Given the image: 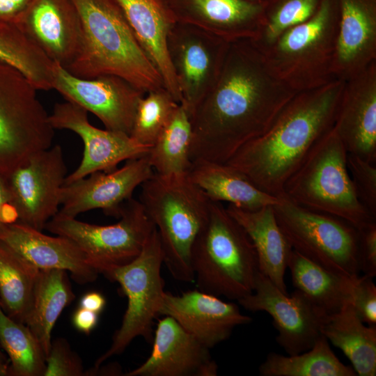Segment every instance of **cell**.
Instances as JSON below:
<instances>
[{"mask_svg": "<svg viewBox=\"0 0 376 376\" xmlns=\"http://www.w3.org/2000/svg\"><path fill=\"white\" fill-rule=\"evenodd\" d=\"M297 93L250 40L230 42L217 81L190 116L191 161L226 163L263 134Z\"/></svg>", "mask_w": 376, "mask_h": 376, "instance_id": "cell-1", "label": "cell"}, {"mask_svg": "<svg viewBox=\"0 0 376 376\" xmlns=\"http://www.w3.org/2000/svg\"><path fill=\"white\" fill-rule=\"evenodd\" d=\"M345 81L298 92L269 128L226 164L265 193L281 197L288 180L336 119Z\"/></svg>", "mask_w": 376, "mask_h": 376, "instance_id": "cell-2", "label": "cell"}, {"mask_svg": "<svg viewBox=\"0 0 376 376\" xmlns=\"http://www.w3.org/2000/svg\"><path fill=\"white\" fill-rule=\"evenodd\" d=\"M72 1L81 20V40L66 70L82 79L116 75L145 93L164 87L117 0Z\"/></svg>", "mask_w": 376, "mask_h": 376, "instance_id": "cell-3", "label": "cell"}, {"mask_svg": "<svg viewBox=\"0 0 376 376\" xmlns=\"http://www.w3.org/2000/svg\"><path fill=\"white\" fill-rule=\"evenodd\" d=\"M141 187L139 201L157 230L164 264L175 279L194 281L191 247L208 219L211 201L188 173L154 171Z\"/></svg>", "mask_w": 376, "mask_h": 376, "instance_id": "cell-4", "label": "cell"}, {"mask_svg": "<svg viewBox=\"0 0 376 376\" xmlns=\"http://www.w3.org/2000/svg\"><path fill=\"white\" fill-rule=\"evenodd\" d=\"M191 265L198 290L237 301L253 290L259 271L255 247L220 202L211 201L208 219L191 247Z\"/></svg>", "mask_w": 376, "mask_h": 376, "instance_id": "cell-5", "label": "cell"}, {"mask_svg": "<svg viewBox=\"0 0 376 376\" xmlns=\"http://www.w3.org/2000/svg\"><path fill=\"white\" fill-rule=\"evenodd\" d=\"M347 153L333 126L288 180L282 196L309 210L340 218L358 230L376 221L357 197Z\"/></svg>", "mask_w": 376, "mask_h": 376, "instance_id": "cell-6", "label": "cell"}, {"mask_svg": "<svg viewBox=\"0 0 376 376\" xmlns=\"http://www.w3.org/2000/svg\"><path fill=\"white\" fill-rule=\"evenodd\" d=\"M339 19L338 0H321L311 18L258 49L274 75L294 91L320 87L336 79L333 64Z\"/></svg>", "mask_w": 376, "mask_h": 376, "instance_id": "cell-7", "label": "cell"}, {"mask_svg": "<svg viewBox=\"0 0 376 376\" xmlns=\"http://www.w3.org/2000/svg\"><path fill=\"white\" fill-rule=\"evenodd\" d=\"M273 206L292 249L322 267L348 278L361 272L359 230L350 223L299 205L284 196Z\"/></svg>", "mask_w": 376, "mask_h": 376, "instance_id": "cell-8", "label": "cell"}, {"mask_svg": "<svg viewBox=\"0 0 376 376\" xmlns=\"http://www.w3.org/2000/svg\"><path fill=\"white\" fill-rule=\"evenodd\" d=\"M163 264L162 248L155 228L135 259L105 275L120 285L127 299V306L110 347L97 358L93 368L100 367L107 359L123 353L137 337L152 341L154 320L159 315L165 292L161 274Z\"/></svg>", "mask_w": 376, "mask_h": 376, "instance_id": "cell-9", "label": "cell"}, {"mask_svg": "<svg viewBox=\"0 0 376 376\" xmlns=\"http://www.w3.org/2000/svg\"><path fill=\"white\" fill-rule=\"evenodd\" d=\"M111 225L100 226L57 213L45 229L72 240L84 252L88 264L104 276L135 259L155 229L139 201H127Z\"/></svg>", "mask_w": 376, "mask_h": 376, "instance_id": "cell-10", "label": "cell"}, {"mask_svg": "<svg viewBox=\"0 0 376 376\" xmlns=\"http://www.w3.org/2000/svg\"><path fill=\"white\" fill-rule=\"evenodd\" d=\"M37 91L22 73L0 88V176L52 146L55 130Z\"/></svg>", "mask_w": 376, "mask_h": 376, "instance_id": "cell-11", "label": "cell"}, {"mask_svg": "<svg viewBox=\"0 0 376 376\" xmlns=\"http://www.w3.org/2000/svg\"><path fill=\"white\" fill-rule=\"evenodd\" d=\"M230 43L195 26L175 22L166 47L189 116L217 81Z\"/></svg>", "mask_w": 376, "mask_h": 376, "instance_id": "cell-12", "label": "cell"}, {"mask_svg": "<svg viewBox=\"0 0 376 376\" xmlns=\"http://www.w3.org/2000/svg\"><path fill=\"white\" fill-rule=\"evenodd\" d=\"M67 167L60 145L36 152L6 176L17 222L42 231L59 210Z\"/></svg>", "mask_w": 376, "mask_h": 376, "instance_id": "cell-13", "label": "cell"}, {"mask_svg": "<svg viewBox=\"0 0 376 376\" xmlns=\"http://www.w3.org/2000/svg\"><path fill=\"white\" fill-rule=\"evenodd\" d=\"M244 308L267 313L278 331L276 340L288 355L310 350L322 335L328 315L295 290L290 296L258 272L251 294L239 299Z\"/></svg>", "mask_w": 376, "mask_h": 376, "instance_id": "cell-14", "label": "cell"}, {"mask_svg": "<svg viewBox=\"0 0 376 376\" xmlns=\"http://www.w3.org/2000/svg\"><path fill=\"white\" fill-rule=\"evenodd\" d=\"M52 89L96 116L109 130L130 135L137 105L145 93L113 75L82 79L54 63Z\"/></svg>", "mask_w": 376, "mask_h": 376, "instance_id": "cell-15", "label": "cell"}, {"mask_svg": "<svg viewBox=\"0 0 376 376\" xmlns=\"http://www.w3.org/2000/svg\"><path fill=\"white\" fill-rule=\"evenodd\" d=\"M49 121L54 130L76 133L84 146L81 163L66 176L64 183L94 172L113 171L120 162L146 155L151 148L137 143L125 133L94 127L89 123L88 111L70 102L55 104Z\"/></svg>", "mask_w": 376, "mask_h": 376, "instance_id": "cell-16", "label": "cell"}, {"mask_svg": "<svg viewBox=\"0 0 376 376\" xmlns=\"http://www.w3.org/2000/svg\"><path fill=\"white\" fill-rule=\"evenodd\" d=\"M154 173L147 155L127 160L120 169L97 171L70 183L61 189L59 214L74 217L89 210L101 209L119 218L125 203L138 186Z\"/></svg>", "mask_w": 376, "mask_h": 376, "instance_id": "cell-17", "label": "cell"}, {"mask_svg": "<svg viewBox=\"0 0 376 376\" xmlns=\"http://www.w3.org/2000/svg\"><path fill=\"white\" fill-rule=\"evenodd\" d=\"M164 317L153 333L148 359L125 376H216L218 366L210 348L173 318Z\"/></svg>", "mask_w": 376, "mask_h": 376, "instance_id": "cell-18", "label": "cell"}, {"mask_svg": "<svg viewBox=\"0 0 376 376\" xmlns=\"http://www.w3.org/2000/svg\"><path fill=\"white\" fill-rule=\"evenodd\" d=\"M159 315L173 318L210 349L227 340L236 327L252 321L235 303L198 289L180 295L165 291Z\"/></svg>", "mask_w": 376, "mask_h": 376, "instance_id": "cell-19", "label": "cell"}, {"mask_svg": "<svg viewBox=\"0 0 376 376\" xmlns=\"http://www.w3.org/2000/svg\"><path fill=\"white\" fill-rule=\"evenodd\" d=\"M16 24L52 61L65 69L77 56L81 25L72 0H33Z\"/></svg>", "mask_w": 376, "mask_h": 376, "instance_id": "cell-20", "label": "cell"}, {"mask_svg": "<svg viewBox=\"0 0 376 376\" xmlns=\"http://www.w3.org/2000/svg\"><path fill=\"white\" fill-rule=\"evenodd\" d=\"M175 22L198 27L230 43L252 40L265 6L251 0H164Z\"/></svg>", "mask_w": 376, "mask_h": 376, "instance_id": "cell-21", "label": "cell"}, {"mask_svg": "<svg viewBox=\"0 0 376 376\" xmlns=\"http://www.w3.org/2000/svg\"><path fill=\"white\" fill-rule=\"evenodd\" d=\"M334 128L348 153L376 164V61L345 81Z\"/></svg>", "mask_w": 376, "mask_h": 376, "instance_id": "cell-22", "label": "cell"}, {"mask_svg": "<svg viewBox=\"0 0 376 376\" xmlns=\"http://www.w3.org/2000/svg\"><path fill=\"white\" fill-rule=\"evenodd\" d=\"M6 244L39 269H63L79 284L93 282L99 274L70 239L45 235L19 222L6 225L0 234Z\"/></svg>", "mask_w": 376, "mask_h": 376, "instance_id": "cell-23", "label": "cell"}, {"mask_svg": "<svg viewBox=\"0 0 376 376\" xmlns=\"http://www.w3.org/2000/svg\"><path fill=\"white\" fill-rule=\"evenodd\" d=\"M339 26L333 64L347 80L376 61V0H338Z\"/></svg>", "mask_w": 376, "mask_h": 376, "instance_id": "cell-24", "label": "cell"}, {"mask_svg": "<svg viewBox=\"0 0 376 376\" xmlns=\"http://www.w3.org/2000/svg\"><path fill=\"white\" fill-rule=\"evenodd\" d=\"M139 44L175 100L182 97L169 57L166 40L175 22L164 0H117Z\"/></svg>", "mask_w": 376, "mask_h": 376, "instance_id": "cell-25", "label": "cell"}, {"mask_svg": "<svg viewBox=\"0 0 376 376\" xmlns=\"http://www.w3.org/2000/svg\"><path fill=\"white\" fill-rule=\"evenodd\" d=\"M226 207L252 241L258 270L282 292L288 293L285 274L292 249L278 224L273 206L254 210L231 204Z\"/></svg>", "mask_w": 376, "mask_h": 376, "instance_id": "cell-26", "label": "cell"}, {"mask_svg": "<svg viewBox=\"0 0 376 376\" xmlns=\"http://www.w3.org/2000/svg\"><path fill=\"white\" fill-rule=\"evenodd\" d=\"M188 175L212 201L226 202L244 210H254L265 206H274L281 201L280 197L258 189L242 173L226 163L194 161Z\"/></svg>", "mask_w": 376, "mask_h": 376, "instance_id": "cell-27", "label": "cell"}, {"mask_svg": "<svg viewBox=\"0 0 376 376\" xmlns=\"http://www.w3.org/2000/svg\"><path fill=\"white\" fill-rule=\"evenodd\" d=\"M321 333L343 352L357 375H376V326L365 324L352 300L327 316Z\"/></svg>", "mask_w": 376, "mask_h": 376, "instance_id": "cell-28", "label": "cell"}, {"mask_svg": "<svg viewBox=\"0 0 376 376\" xmlns=\"http://www.w3.org/2000/svg\"><path fill=\"white\" fill-rule=\"evenodd\" d=\"M292 285L328 315L352 300L359 276L348 278L331 272L292 249L288 261Z\"/></svg>", "mask_w": 376, "mask_h": 376, "instance_id": "cell-29", "label": "cell"}, {"mask_svg": "<svg viewBox=\"0 0 376 376\" xmlns=\"http://www.w3.org/2000/svg\"><path fill=\"white\" fill-rule=\"evenodd\" d=\"M75 298L68 272L40 269L24 324L40 343L46 356L52 345V331L62 313Z\"/></svg>", "mask_w": 376, "mask_h": 376, "instance_id": "cell-30", "label": "cell"}, {"mask_svg": "<svg viewBox=\"0 0 376 376\" xmlns=\"http://www.w3.org/2000/svg\"><path fill=\"white\" fill-rule=\"evenodd\" d=\"M39 269L0 240V301L5 313L24 324Z\"/></svg>", "mask_w": 376, "mask_h": 376, "instance_id": "cell-31", "label": "cell"}, {"mask_svg": "<svg viewBox=\"0 0 376 376\" xmlns=\"http://www.w3.org/2000/svg\"><path fill=\"white\" fill-rule=\"evenodd\" d=\"M262 376H354L352 367L343 363L322 335L308 350L284 356L269 353L259 367Z\"/></svg>", "mask_w": 376, "mask_h": 376, "instance_id": "cell-32", "label": "cell"}, {"mask_svg": "<svg viewBox=\"0 0 376 376\" xmlns=\"http://www.w3.org/2000/svg\"><path fill=\"white\" fill-rule=\"evenodd\" d=\"M191 139L190 116L179 104L147 154L154 171L160 175L188 173Z\"/></svg>", "mask_w": 376, "mask_h": 376, "instance_id": "cell-33", "label": "cell"}, {"mask_svg": "<svg viewBox=\"0 0 376 376\" xmlns=\"http://www.w3.org/2000/svg\"><path fill=\"white\" fill-rule=\"evenodd\" d=\"M0 346L9 357L8 375L44 376L47 356L24 323L8 316L0 305Z\"/></svg>", "mask_w": 376, "mask_h": 376, "instance_id": "cell-34", "label": "cell"}, {"mask_svg": "<svg viewBox=\"0 0 376 376\" xmlns=\"http://www.w3.org/2000/svg\"><path fill=\"white\" fill-rule=\"evenodd\" d=\"M179 104L164 87L147 93L137 105L130 136L151 147Z\"/></svg>", "mask_w": 376, "mask_h": 376, "instance_id": "cell-35", "label": "cell"}, {"mask_svg": "<svg viewBox=\"0 0 376 376\" xmlns=\"http://www.w3.org/2000/svg\"><path fill=\"white\" fill-rule=\"evenodd\" d=\"M321 0H274L265 6L263 24L250 40L261 49L274 42L284 31L311 18Z\"/></svg>", "mask_w": 376, "mask_h": 376, "instance_id": "cell-36", "label": "cell"}, {"mask_svg": "<svg viewBox=\"0 0 376 376\" xmlns=\"http://www.w3.org/2000/svg\"><path fill=\"white\" fill-rule=\"evenodd\" d=\"M347 168L360 202L376 217V164L347 153Z\"/></svg>", "mask_w": 376, "mask_h": 376, "instance_id": "cell-37", "label": "cell"}, {"mask_svg": "<svg viewBox=\"0 0 376 376\" xmlns=\"http://www.w3.org/2000/svg\"><path fill=\"white\" fill-rule=\"evenodd\" d=\"M82 375H86L82 361L72 350L68 340L63 338L52 340L46 358L44 376Z\"/></svg>", "mask_w": 376, "mask_h": 376, "instance_id": "cell-38", "label": "cell"}, {"mask_svg": "<svg viewBox=\"0 0 376 376\" xmlns=\"http://www.w3.org/2000/svg\"><path fill=\"white\" fill-rule=\"evenodd\" d=\"M373 279L366 274L359 276L353 289L352 302L365 324L376 326V286Z\"/></svg>", "mask_w": 376, "mask_h": 376, "instance_id": "cell-39", "label": "cell"}, {"mask_svg": "<svg viewBox=\"0 0 376 376\" xmlns=\"http://www.w3.org/2000/svg\"><path fill=\"white\" fill-rule=\"evenodd\" d=\"M361 272L374 278L376 275V221L359 230Z\"/></svg>", "mask_w": 376, "mask_h": 376, "instance_id": "cell-40", "label": "cell"}, {"mask_svg": "<svg viewBox=\"0 0 376 376\" xmlns=\"http://www.w3.org/2000/svg\"><path fill=\"white\" fill-rule=\"evenodd\" d=\"M17 221V214L11 205L6 177L0 176V234L6 225Z\"/></svg>", "mask_w": 376, "mask_h": 376, "instance_id": "cell-41", "label": "cell"}, {"mask_svg": "<svg viewBox=\"0 0 376 376\" xmlns=\"http://www.w3.org/2000/svg\"><path fill=\"white\" fill-rule=\"evenodd\" d=\"M33 0H0V24H16Z\"/></svg>", "mask_w": 376, "mask_h": 376, "instance_id": "cell-42", "label": "cell"}, {"mask_svg": "<svg viewBox=\"0 0 376 376\" xmlns=\"http://www.w3.org/2000/svg\"><path fill=\"white\" fill-rule=\"evenodd\" d=\"M99 314L84 308L79 307L72 315V324L78 331L89 334L96 327Z\"/></svg>", "mask_w": 376, "mask_h": 376, "instance_id": "cell-43", "label": "cell"}, {"mask_svg": "<svg viewBox=\"0 0 376 376\" xmlns=\"http://www.w3.org/2000/svg\"><path fill=\"white\" fill-rule=\"evenodd\" d=\"M106 299L101 293L95 291L84 295L79 300V306L96 313H100L105 308Z\"/></svg>", "mask_w": 376, "mask_h": 376, "instance_id": "cell-44", "label": "cell"}, {"mask_svg": "<svg viewBox=\"0 0 376 376\" xmlns=\"http://www.w3.org/2000/svg\"><path fill=\"white\" fill-rule=\"evenodd\" d=\"M9 362L3 354L0 346V376L8 375Z\"/></svg>", "mask_w": 376, "mask_h": 376, "instance_id": "cell-45", "label": "cell"}, {"mask_svg": "<svg viewBox=\"0 0 376 376\" xmlns=\"http://www.w3.org/2000/svg\"><path fill=\"white\" fill-rule=\"evenodd\" d=\"M251 1H254L261 3L264 4L266 6L267 4H269V3L273 1L274 0H251Z\"/></svg>", "mask_w": 376, "mask_h": 376, "instance_id": "cell-46", "label": "cell"}, {"mask_svg": "<svg viewBox=\"0 0 376 376\" xmlns=\"http://www.w3.org/2000/svg\"><path fill=\"white\" fill-rule=\"evenodd\" d=\"M0 305H1V301H0Z\"/></svg>", "mask_w": 376, "mask_h": 376, "instance_id": "cell-47", "label": "cell"}]
</instances>
